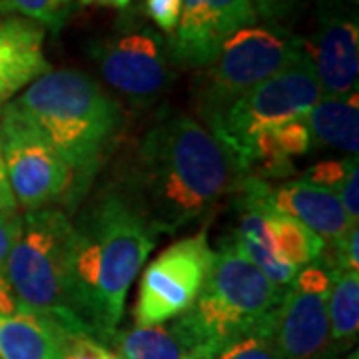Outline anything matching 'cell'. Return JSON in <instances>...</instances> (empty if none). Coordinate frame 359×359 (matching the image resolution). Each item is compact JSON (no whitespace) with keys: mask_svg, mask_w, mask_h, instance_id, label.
Instances as JSON below:
<instances>
[{"mask_svg":"<svg viewBox=\"0 0 359 359\" xmlns=\"http://www.w3.org/2000/svg\"><path fill=\"white\" fill-rule=\"evenodd\" d=\"M244 176L198 120L168 114L146 130L120 192L158 233H176L205 216Z\"/></svg>","mask_w":359,"mask_h":359,"instance_id":"cell-1","label":"cell"},{"mask_svg":"<svg viewBox=\"0 0 359 359\" xmlns=\"http://www.w3.org/2000/svg\"><path fill=\"white\" fill-rule=\"evenodd\" d=\"M158 231L120 190L98 194L74 224L78 313L104 346L124 320L132 282L154 252Z\"/></svg>","mask_w":359,"mask_h":359,"instance_id":"cell-2","label":"cell"},{"mask_svg":"<svg viewBox=\"0 0 359 359\" xmlns=\"http://www.w3.org/2000/svg\"><path fill=\"white\" fill-rule=\"evenodd\" d=\"M70 168V205L86 192L124 124L120 102L88 74L50 70L11 100Z\"/></svg>","mask_w":359,"mask_h":359,"instance_id":"cell-3","label":"cell"},{"mask_svg":"<svg viewBox=\"0 0 359 359\" xmlns=\"http://www.w3.org/2000/svg\"><path fill=\"white\" fill-rule=\"evenodd\" d=\"M283 294L230 238L214 254L198 299L172 325L190 359H216L230 344L266 327Z\"/></svg>","mask_w":359,"mask_h":359,"instance_id":"cell-4","label":"cell"},{"mask_svg":"<svg viewBox=\"0 0 359 359\" xmlns=\"http://www.w3.org/2000/svg\"><path fill=\"white\" fill-rule=\"evenodd\" d=\"M4 278L13 287L18 311H32L54 321L72 339L92 337L76 306L74 224L62 210L26 212Z\"/></svg>","mask_w":359,"mask_h":359,"instance_id":"cell-5","label":"cell"},{"mask_svg":"<svg viewBox=\"0 0 359 359\" xmlns=\"http://www.w3.org/2000/svg\"><path fill=\"white\" fill-rule=\"evenodd\" d=\"M320 98V82L306 52L294 65L242 94L205 128L226 148L245 178L250 146L257 134L304 118Z\"/></svg>","mask_w":359,"mask_h":359,"instance_id":"cell-6","label":"cell"},{"mask_svg":"<svg viewBox=\"0 0 359 359\" xmlns=\"http://www.w3.org/2000/svg\"><path fill=\"white\" fill-rule=\"evenodd\" d=\"M306 56V44L285 26H250L236 32L205 68L198 88V112L214 122L231 102Z\"/></svg>","mask_w":359,"mask_h":359,"instance_id":"cell-7","label":"cell"},{"mask_svg":"<svg viewBox=\"0 0 359 359\" xmlns=\"http://www.w3.org/2000/svg\"><path fill=\"white\" fill-rule=\"evenodd\" d=\"M0 146L14 200L26 212L54 208L70 196V168L11 102L0 110Z\"/></svg>","mask_w":359,"mask_h":359,"instance_id":"cell-8","label":"cell"},{"mask_svg":"<svg viewBox=\"0 0 359 359\" xmlns=\"http://www.w3.org/2000/svg\"><path fill=\"white\" fill-rule=\"evenodd\" d=\"M208 231L182 238L150 262L138 285L136 325H164L192 308L214 264Z\"/></svg>","mask_w":359,"mask_h":359,"instance_id":"cell-9","label":"cell"},{"mask_svg":"<svg viewBox=\"0 0 359 359\" xmlns=\"http://www.w3.org/2000/svg\"><path fill=\"white\" fill-rule=\"evenodd\" d=\"M332 271L318 259L302 268L269 318V337L282 359H337L330 341L327 294Z\"/></svg>","mask_w":359,"mask_h":359,"instance_id":"cell-10","label":"cell"},{"mask_svg":"<svg viewBox=\"0 0 359 359\" xmlns=\"http://www.w3.org/2000/svg\"><path fill=\"white\" fill-rule=\"evenodd\" d=\"M90 54L106 84L130 102H154L172 82L166 42L148 26L126 28L98 40Z\"/></svg>","mask_w":359,"mask_h":359,"instance_id":"cell-11","label":"cell"},{"mask_svg":"<svg viewBox=\"0 0 359 359\" xmlns=\"http://www.w3.org/2000/svg\"><path fill=\"white\" fill-rule=\"evenodd\" d=\"M257 20L252 0H184L178 26L168 36V60L180 68H208L236 32Z\"/></svg>","mask_w":359,"mask_h":359,"instance_id":"cell-12","label":"cell"},{"mask_svg":"<svg viewBox=\"0 0 359 359\" xmlns=\"http://www.w3.org/2000/svg\"><path fill=\"white\" fill-rule=\"evenodd\" d=\"M306 52L320 82L321 96H347L358 92L359 26L347 6L330 4L318 16Z\"/></svg>","mask_w":359,"mask_h":359,"instance_id":"cell-13","label":"cell"},{"mask_svg":"<svg viewBox=\"0 0 359 359\" xmlns=\"http://www.w3.org/2000/svg\"><path fill=\"white\" fill-rule=\"evenodd\" d=\"M46 30L25 16H0V110L20 90L52 70L44 56Z\"/></svg>","mask_w":359,"mask_h":359,"instance_id":"cell-14","label":"cell"},{"mask_svg":"<svg viewBox=\"0 0 359 359\" xmlns=\"http://www.w3.org/2000/svg\"><path fill=\"white\" fill-rule=\"evenodd\" d=\"M271 204L276 212L297 219L318 233L325 245L335 244L349 228L358 226L347 218L344 205L332 190L313 186L306 180H287L282 186L271 188Z\"/></svg>","mask_w":359,"mask_h":359,"instance_id":"cell-15","label":"cell"},{"mask_svg":"<svg viewBox=\"0 0 359 359\" xmlns=\"http://www.w3.org/2000/svg\"><path fill=\"white\" fill-rule=\"evenodd\" d=\"M72 337L32 311L0 316V359H65Z\"/></svg>","mask_w":359,"mask_h":359,"instance_id":"cell-16","label":"cell"},{"mask_svg":"<svg viewBox=\"0 0 359 359\" xmlns=\"http://www.w3.org/2000/svg\"><path fill=\"white\" fill-rule=\"evenodd\" d=\"M311 144H321L349 156L359 150L358 92L347 96H321L304 116Z\"/></svg>","mask_w":359,"mask_h":359,"instance_id":"cell-17","label":"cell"},{"mask_svg":"<svg viewBox=\"0 0 359 359\" xmlns=\"http://www.w3.org/2000/svg\"><path fill=\"white\" fill-rule=\"evenodd\" d=\"M311 136L304 118L262 130L250 146L245 176L256 166L264 168L268 176H287L294 172V158L308 154Z\"/></svg>","mask_w":359,"mask_h":359,"instance_id":"cell-18","label":"cell"},{"mask_svg":"<svg viewBox=\"0 0 359 359\" xmlns=\"http://www.w3.org/2000/svg\"><path fill=\"white\" fill-rule=\"evenodd\" d=\"M330 341L335 355L349 351L359 334V271H334L327 294Z\"/></svg>","mask_w":359,"mask_h":359,"instance_id":"cell-19","label":"cell"},{"mask_svg":"<svg viewBox=\"0 0 359 359\" xmlns=\"http://www.w3.org/2000/svg\"><path fill=\"white\" fill-rule=\"evenodd\" d=\"M108 346L120 359H190L174 325H134L116 332Z\"/></svg>","mask_w":359,"mask_h":359,"instance_id":"cell-20","label":"cell"},{"mask_svg":"<svg viewBox=\"0 0 359 359\" xmlns=\"http://www.w3.org/2000/svg\"><path fill=\"white\" fill-rule=\"evenodd\" d=\"M268 222L276 252L285 264L299 271L320 259L325 250V242L318 233H313L297 219L283 216L276 210L269 214Z\"/></svg>","mask_w":359,"mask_h":359,"instance_id":"cell-21","label":"cell"},{"mask_svg":"<svg viewBox=\"0 0 359 359\" xmlns=\"http://www.w3.org/2000/svg\"><path fill=\"white\" fill-rule=\"evenodd\" d=\"M14 13H20L28 20L39 22L44 30L58 32L72 13L74 0H11Z\"/></svg>","mask_w":359,"mask_h":359,"instance_id":"cell-22","label":"cell"},{"mask_svg":"<svg viewBox=\"0 0 359 359\" xmlns=\"http://www.w3.org/2000/svg\"><path fill=\"white\" fill-rule=\"evenodd\" d=\"M216 359H282L269 337V321L266 327L245 335L222 349Z\"/></svg>","mask_w":359,"mask_h":359,"instance_id":"cell-23","label":"cell"},{"mask_svg":"<svg viewBox=\"0 0 359 359\" xmlns=\"http://www.w3.org/2000/svg\"><path fill=\"white\" fill-rule=\"evenodd\" d=\"M353 162H358V156H347L346 160H327V162H320L316 166H311L304 174V178L313 186H320L325 190L335 192L341 182L346 178V174L349 172V168Z\"/></svg>","mask_w":359,"mask_h":359,"instance_id":"cell-24","label":"cell"},{"mask_svg":"<svg viewBox=\"0 0 359 359\" xmlns=\"http://www.w3.org/2000/svg\"><path fill=\"white\" fill-rule=\"evenodd\" d=\"M184 0H146L144 11L146 16L156 25L160 32L170 36L178 26Z\"/></svg>","mask_w":359,"mask_h":359,"instance_id":"cell-25","label":"cell"},{"mask_svg":"<svg viewBox=\"0 0 359 359\" xmlns=\"http://www.w3.org/2000/svg\"><path fill=\"white\" fill-rule=\"evenodd\" d=\"M22 233V214L18 210H0V276H4L6 262L14 244Z\"/></svg>","mask_w":359,"mask_h":359,"instance_id":"cell-26","label":"cell"},{"mask_svg":"<svg viewBox=\"0 0 359 359\" xmlns=\"http://www.w3.org/2000/svg\"><path fill=\"white\" fill-rule=\"evenodd\" d=\"M256 8L257 18L266 20V25L285 26L292 20L304 0H252Z\"/></svg>","mask_w":359,"mask_h":359,"instance_id":"cell-27","label":"cell"},{"mask_svg":"<svg viewBox=\"0 0 359 359\" xmlns=\"http://www.w3.org/2000/svg\"><path fill=\"white\" fill-rule=\"evenodd\" d=\"M335 196L339 200V204L344 205V212L347 218L353 224H359V174H358V162H353L346 178L341 182V186L335 190Z\"/></svg>","mask_w":359,"mask_h":359,"instance_id":"cell-28","label":"cell"},{"mask_svg":"<svg viewBox=\"0 0 359 359\" xmlns=\"http://www.w3.org/2000/svg\"><path fill=\"white\" fill-rule=\"evenodd\" d=\"M65 359H120L110 351V347L104 346L92 337H76L70 341L66 349Z\"/></svg>","mask_w":359,"mask_h":359,"instance_id":"cell-29","label":"cell"},{"mask_svg":"<svg viewBox=\"0 0 359 359\" xmlns=\"http://www.w3.org/2000/svg\"><path fill=\"white\" fill-rule=\"evenodd\" d=\"M0 210H18V204L14 200V194L8 184L4 158H2V146H0Z\"/></svg>","mask_w":359,"mask_h":359,"instance_id":"cell-30","label":"cell"},{"mask_svg":"<svg viewBox=\"0 0 359 359\" xmlns=\"http://www.w3.org/2000/svg\"><path fill=\"white\" fill-rule=\"evenodd\" d=\"M82 6H104V8H118L124 11L128 8L134 0H78Z\"/></svg>","mask_w":359,"mask_h":359,"instance_id":"cell-31","label":"cell"},{"mask_svg":"<svg viewBox=\"0 0 359 359\" xmlns=\"http://www.w3.org/2000/svg\"><path fill=\"white\" fill-rule=\"evenodd\" d=\"M13 4H11V0H0V16H8V14H13Z\"/></svg>","mask_w":359,"mask_h":359,"instance_id":"cell-32","label":"cell"},{"mask_svg":"<svg viewBox=\"0 0 359 359\" xmlns=\"http://www.w3.org/2000/svg\"><path fill=\"white\" fill-rule=\"evenodd\" d=\"M347 359H359L358 351H353V353H349V358H347Z\"/></svg>","mask_w":359,"mask_h":359,"instance_id":"cell-33","label":"cell"}]
</instances>
